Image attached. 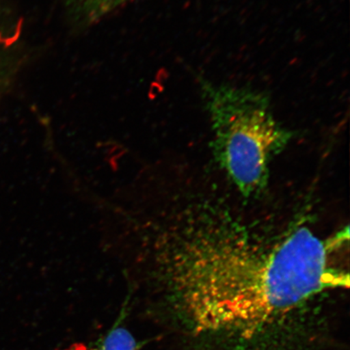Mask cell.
I'll use <instances>...</instances> for the list:
<instances>
[{"label":"cell","mask_w":350,"mask_h":350,"mask_svg":"<svg viewBox=\"0 0 350 350\" xmlns=\"http://www.w3.org/2000/svg\"><path fill=\"white\" fill-rule=\"evenodd\" d=\"M120 317L103 338L91 347H78L75 350H139L144 342L135 338L128 328L120 325Z\"/></svg>","instance_id":"cell-4"},{"label":"cell","mask_w":350,"mask_h":350,"mask_svg":"<svg viewBox=\"0 0 350 350\" xmlns=\"http://www.w3.org/2000/svg\"><path fill=\"white\" fill-rule=\"evenodd\" d=\"M135 0H62L69 18L79 26H89Z\"/></svg>","instance_id":"cell-3"},{"label":"cell","mask_w":350,"mask_h":350,"mask_svg":"<svg viewBox=\"0 0 350 350\" xmlns=\"http://www.w3.org/2000/svg\"><path fill=\"white\" fill-rule=\"evenodd\" d=\"M349 230L322 239L308 227L266 247L205 228L188 244L176 278L183 319L200 334L253 338L322 293L348 288L338 260Z\"/></svg>","instance_id":"cell-1"},{"label":"cell","mask_w":350,"mask_h":350,"mask_svg":"<svg viewBox=\"0 0 350 350\" xmlns=\"http://www.w3.org/2000/svg\"><path fill=\"white\" fill-rule=\"evenodd\" d=\"M198 82L217 159L241 193H257L268 180L271 161L290 143L293 131L275 117L266 91L218 84L203 76Z\"/></svg>","instance_id":"cell-2"}]
</instances>
